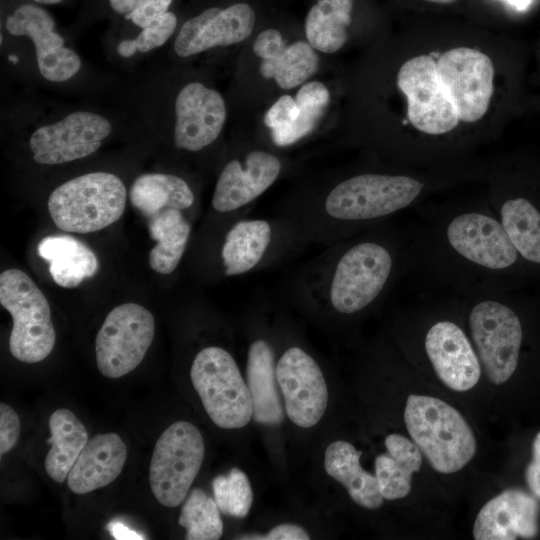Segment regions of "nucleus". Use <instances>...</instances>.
<instances>
[{
	"label": "nucleus",
	"instance_id": "f257e3e1",
	"mask_svg": "<svg viewBox=\"0 0 540 540\" xmlns=\"http://www.w3.org/2000/svg\"><path fill=\"white\" fill-rule=\"evenodd\" d=\"M418 214L410 270L450 295L508 291L527 265L489 203Z\"/></svg>",
	"mask_w": 540,
	"mask_h": 540
},
{
	"label": "nucleus",
	"instance_id": "f03ea898",
	"mask_svg": "<svg viewBox=\"0 0 540 540\" xmlns=\"http://www.w3.org/2000/svg\"><path fill=\"white\" fill-rule=\"evenodd\" d=\"M411 230L393 220L325 246L290 275L286 296L314 312L353 318L373 309L411 268Z\"/></svg>",
	"mask_w": 540,
	"mask_h": 540
},
{
	"label": "nucleus",
	"instance_id": "7ed1b4c3",
	"mask_svg": "<svg viewBox=\"0 0 540 540\" xmlns=\"http://www.w3.org/2000/svg\"><path fill=\"white\" fill-rule=\"evenodd\" d=\"M432 186L416 175L362 172L343 178L323 194L282 206L306 245L327 246L393 220L416 206Z\"/></svg>",
	"mask_w": 540,
	"mask_h": 540
},
{
	"label": "nucleus",
	"instance_id": "20e7f679",
	"mask_svg": "<svg viewBox=\"0 0 540 540\" xmlns=\"http://www.w3.org/2000/svg\"><path fill=\"white\" fill-rule=\"evenodd\" d=\"M1 48L14 72L60 92L108 94L115 77L94 71L46 6L0 0Z\"/></svg>",
	"mask_w": 540,
	"mask_h": 540
},
{
	"label": "nucleus",
	"instance_id": "39448f33",
	"mask_svg": "<svg viewBox=\"0 0 540 540\" xmlns=\"http://www.w3.org/2000/svg\"><path fill=\"white\" fill-rule=\"evenodd\" d=\"M25 95L2 109L1 126L25 133L32 160L42 166L95 154L121 129L142 125L119 107L62 104Z\"/></svg>",
	"mask_w": 540,
	"mask_h": 540
},
{
	"label": "nucleus",
	"instance_id": "423d86ee",
	"mask_svg": "<svg viewBox=\"0 0 540 540\" xmlns=\"http://www.w3.org/2000/svg\"><path fill=\"white\" fill-rule=\"evenodd\" d=\"M466 315L470 338L487 378L503 384L518 367L524 331L508 291L450 295Z\"/></svg>",
	"mask_w": 540,
	"mask_h": 540
},
{
	"label": "nucleus",
	"instance_id": "0eeeda50",
	"mask_svg": "<svg viewBox=\"0 0 540 540\" xmlns=\"http://www.w3.org/2000/svg\"><path fill=\"white\" fill-rule=\"evenodd\" d=\"M307 245L285 217H249L227 221L219 248L225 277L247 275L278 266Z\"/></svg>",
	"mask_w": 540,
	"mask_h": 540
},
{
	"label": "nucleus",
	"instance_id": "6e6552de",
	"mask_svg": "<svg viewBox=\"0 0 540 540\" xmlns=\"http://www.w3.org/2000/svg\"><path fill=\"white\" fill-rule=\"evenodd\" d=\"M404 421L431 467L443 474L462 469L476 452V440L463 416L441 399L411 394Z\"/></svg>",
	"mask_w": 540,
	"mask_h": 540
},
{
	"label": "nucleus",
	"instance_id": "1a4fd4ad",
	"mask_svg": "<svg viewBox=\"0 0 540 540\" xmlns=\"http://www.w3.org/2000/svg\"><path fill=\"white\" fill-rule=\"evenodd\" d=\"M127 189L115 173L92 171L54 188L48 211L55 225L67 232L91 233L116 222L125 210Z\"/></svg>",
	"mask_w": 540,
	"mask_h": 540
},
{
	"label": "nucleus",
	"instance_id": "9d476101",
	"mask_svg": "<svg viewBox=\"0 0 540 540\" xmlns=\"http://www.w3.org/2000/svg\"><path fill=\"white\" fill-rule=\"evenodd\" d=\"M190 378L202 405L222 429L245 427L253 417V403L235 358L220 346H207L193 359Z\"/></svg>",
	"mask_w": 540,
	"mask_h": 540
},
{
	"label": "nucleus",
	"instance_id": "9b49d317",
	"mask_svg": "<svg viewBox=\"0 0 540 540\" xmlns=\"http://www.w3.org/2000/svg\"><path fill=\"white\" fill-rule=\"evenodd\" d=\"M0 303L13 320L11 354L25 363L44 360L54 348L56 334L43 292L25 272L8 269L0 275Z\"/></svg>",
	"mask_w": 540,
	"mask_h": 540
},
{
	"label": "nucleus",
	"instance_id": "f8f14e48",
	"mask_svg": "<svg viewBox=\"0 0 540 540\" xmlns=\"http://www.w3.org/2000/svg\"><path fill=\"white\" fill-rule=\"evenodd\" d=\"M258 12L247 0H202L181 16L172 52L187 59L216 47L240 43L252 34Z\"/></svg>",
	"mask_w": 540,
	"mask_h": 540
},
{
	"label": "nucleus",
	"instance_id": "ddd939ff",
	"mask_svg": "<svg viewBox=\"0 0 540 540\" xmlns=\"http://www.w3.org/2000/svg\"><path fill=\"white\" fill-rule=\"evenodd\" d=\"M204 439L187 421L171 424L156 441L149 467V483L157 501L176 507L187 497L203 463Z\"/></svg>",
	"mask_w": 540,
	"mask_h": 540
},
{
	"label": "nucleus",
	"instance_id": "4468645a",
	"mask_svg": "<svg viewBox=\"0 0 540 540\" xmlns=\"http://www.w3.org/2000/svg\"><path fill=\"white\" fill-rule=\"evenodd\" d=\"M154 333V317L145 307L129 302L113 308L96 336L100 373L111 379L130 373L142 362Z\"/></svg>",
	"mask_w": 540,
	"mask_h": 540
},
{
	"label": "nucleus",
	"instance_id": "2eb2a0df",
	"mask_svg": "<svg viewBox=\"0 0 540 540\" xmlns=\"http://www.w3.org/2000/svg\"><path fill=\"white\" fill-rule=\"evenodd\" d=\"M227 117L222 95L200 81L174 91L169 105L170 143L180 151L198 153L220 137Z\"/></svg>",
	"mask_w": 540,
	"mask_h": 540
},
{
	"label": "nucleus",
	"instance_id": "dca6fc26",
	"mask_svg": "<svg viewBox=\"0 0 540 540\" xmlns=\"http://www.w3.org/2000/svg\"><path fill=\"white\" fill-rule=\"evenodd\" d=\"M397 85L406 96L408 119L415 129L437 136L457 127V111L430 56L419 55L403 63Z\"/></svg>",
	"mask_w": 540,
	"mask_h": 540
},
{
	"label": "nucleus",
	"instance_id": "f3484780",
	"mask_svg": "<svg viewBox=\"0 0 540 540\" xmlns=\"http://www.w3.org/2000/svg\"><path fill=\"white\" fill-rule=\"evenodd\" d=\"M437 70L459 120L475 122L487 112L494 90V66L489 56L469 47L444 52Z\"/></svg>",
	"mask_w": 540,
	"mask_h": 540
},
{
	"label": "nucleus",
	"instance_id": "a211bd4d",
	"mask_svg": "<svg viewBox=\"0 0 540 540\" xmlns=\"http://www.w3.org/2000/svg\"><path fill=\"white\" fill-rule=\"evenodd\" d=\"M276 377L290 421L302 428L316 425L328 404L326 381L317 361L301 346L291 345L276 360Z\"/></svg>",
	"mask_w": 540,
	"mask_h": 540
},
{
	"label": "nucleus",
	"instance_id": "6ab92c4d",
	"mask_svg": "<svg viewBox=\"0 0 540 540\" xmlns=\"http://www.w3.org/2000/svg\"><path fill=\"white\" fill-rule=\"evenodd\" d=\"M281 171V160L261 149L230 159L217 177L211 199L213 211L231 219L247 214V208L275 183Z\"/></svg>",
	"mask_w": 540,
	"mask_h": 540
},
{
	"label": "nucleus",
	"instance_id": "aec40b11",
	"mask_svg": "<svg viewBox=\"0 0 540 540\" xmlns=\"http://www.w3.org/2000/svg\"><path fill=\"white\" fill-rule=\"evenodd\" d=\"M422 346L438 378L448 388L464 392L481 376V363L470 336L454 319H431Z\"/></svg>",
	"mask_w": 540,
	"mask_h": 540
},
{
	"label": "nucleus",
	"instance_id": "412c9836",
	"mask_svg": "<svg viewBox=\"0 0 540 540\" xmlns=\"http://www.w3.org/2000/svg\"><path fill=\"white\" fill-rule=\"evenodd\" d=\"M539 505L519 489H507L490 499L473 526L476 540L530 539L538 533Z\"/></svg>",
	"mask_w": 540,
	"mask_h": 540
},
{
	"label": "nucleus",
	"instance_id": "4be33fe9",
	"mask_svg": "<svg viewBox=\"0 0 540 540\" xmlns=\"http://www.w3.org/2000/svg\"><path fill=\"white\" fill-rule=\"evenodd\" d=\"M253 51L262 60L259 68L262 76L273 79L282 89L303 84L318 69V55L308 42L296 41L287 45L276 28L260 32Z\"/></svg>",
	"mask_w": 540,
	"mask_h": 540
},
{
	"label": "nucleus",
	"instance_id": "5701e85b",
	"mask_svg": "<svg viewBox=\"0 0 540 540\" xmlns=\"http://www.w3.org/2000/svg\"><path fill=\"white\" fill-rule=\"evenodd\" d=\"M126 457V445L118 434L95 435L71 468L68 487L76 494H86L107 486L122 472Z\"/></svg>",
	"mask_w": 540,
	"mask_h": 540
},
{
	"label": "nucleus",
	"instance_id": "b1692460",
	"mask_svg": "<svg viewBox=\"0 0 540 540\" xmlns=\"http://www.w3.org/2000/svg\"><path fill=\"white\" fill-rule=\"evenodd\" d=\"M489 205L527 265L540 268V203L521 193L492 194Z\"/></svg>",
	"mask_w": 540,
	"mask_h": 540
},
{
	"label": "nucleus",
	"instance_id": "393cba45",
	"mask_svg": "<svg viewBox=\"0 0 540 540\" xmlns=\"http://www.w3.org/2000/svg\"><path fill=\"white\" fill-rule=\"evenodd\" d=\"M246 375L254 421L267 426L281 424L284 408L277 389L276 352L269 340L256 338L249 344Z\"/></svg>",
	"mask_w": 540,
	"mask_h": 540
},
{
	"label": "nucleus",
	"instance_id": "a878e982",
	"mask_svg": "<svg viewBox=\"0 0 540 540\" xmlns=\"http://www.w3.org/2000/svg\"><path fill=\"white\" fill-rule=\"evenodd\" d=\"M361 454L347 441H333L325 450L324 468L330 477L345 487L356 504L375 510L382 506L384 498L376 476L361 467Z\"/></svg>",
	"mask_w": 540,
	"mask_h": 540
},
{
	"label": "nucleus",
	"instance_id": "bb28decb",
	"mask_svg": "<svg viewBox=\"0 0 540 540\" xmlns=\"http://www.w3.org/2000/svg\"><path fill=\"white\" fill-rule=\"evenodd\" d=\"M131 204L148 219L166 209L190 210L196 194L189 182L173 173H145L134 179L129 190Z\"/></svg>",
	"mask_w": 540,
	"mask_h": 540
},
{
	"label": "nucleus",
	"instance_id": "cd10ccee",
	"mask_svg": "<svg viewBox=\"0 0 540 540\" xmlns=\"http://www.w3.org/2000/svg\"><path fill=\"white\" fill-rule=\"evenodd\" d=\"M181 19V14L175 9L170 10L149 26L130 32L107 31L106 46L110 60L127 71L147 57L152 52L168 43L175 35Z\"/></svg>",
	"mask_w": 540,
	"mask_h": 540
},
{
	"label": "nucleus",
	"instance_id": "c85d7f7f",
	"mask_svg": "<svg viewBox=\"0 0 540 540\" xmlns=\"http://www.w3.org/2000/svg\"><path fill=\"white\" fill-rule=\"evenodd\" d=\"M38 254L49 264V272L61 287H77L98 270L93 251L80 240L67 235L44 237L37 246Z\"/></svg>",
	"mask_w": 540,
	"mask_h": 540
},
{
	"label": "nucleus",
	"instance_id": "c756f323",
	"mask_svg": "<svg viewBox=\"0 0 540 540\" xmlns=\"http://www.w3.org/2000/svg\"><path fill=\"white\" fill-rule=\"evenodd\" d=\"M387 452L375 459V476L382 497L396 500L406 497L411 490L412 474L420 470L422 453L406 437L392 433L385 439Z\"/></svg>",
	"mask_w": 540,
	"mask_h": 540
},
{
	"label": "nucleus",
	"instance_id": "7c9ffc66",
	"mask_svg": "<svg viewBox=\"0 0 540 540\" xmlns=\"http://www.w3.org/2000/svg\"><path fill=\"white\" fill-rule=\"evenodd\" d=\"M187 211L171 208L149 218V234L156 241L149 264L159 274L173 273L185 254L192 231Z\"/></svg>",
	"mask_w": 540,
	"mask_h": 540
},
{
	"label": "nucleus",
	"instance_id": "2f4dec72",
	"mask_svg": "<svg viewBox=\"0 0 540 540\" xmlns=\"http://www.w3.org/2000/svg\"><path fill=\"white\" fill-rule=\"evenodd\" d=\"M51 448L44 466L48 476L62 483L88 442V432L84 424L66 408L55 410L49 419Z\"/></svg>",
	"mask_w": 540,
	"mask_h": 540
},
{
	"label": "nucleus",
	"instance_id": "473e14b6",
	"mask_svg": "<svg viewBox=\"0 0 540 540\" xmlns=\"http://www.w3.org/2000/svg\"><path fill=\"white\" fill-rule=\"evenodd\" d=\"M357 0H315L305 17L308 43L320 52L338 51L347 41Z\"/></svg>",
	"mask_w": 540,
	"mask_h": 540
},
{
	"label": "nucleus",
	"instance_id": "72a5a7b5",
	"mask_svg": "<svg viewBox=\"0 0 540 540\" xmlns=\"http://www.w3.org/2000/svg\"><path fill=\"white\" fill-rule=\"evenodd\" d=\"M329 98V92L323 83L311 81L303 84L295 97L299 107L298 117L287 127L271 131L274 144L280 147L288 146L312 132L324 114Z\"/></svg>",
	"mask_w": 540,
	"mask_h": 540
},
{
	"label": "nucleus",
	"instance_id": "f704fd0d",
	"mask_svg": "<svg viewBox=\"0 0 540 540\" xmlns=\"http://www.w3.org/2000/svg\"><path fill=\"white\" fill-rule=\"evenodd\" d=\"M178 523L186 529L187 540H217L223 534L218 505L200 488H194L188 493Z\"/></svg>",
	"mask_w": 540,
	"mask_h": 540
},
{
	"label": "nucleus",
	"instance_id": "c9c22d12",
	"mask_svg": "<svg viewBox=\"0 0 540 540\" xmlns=\"http://www.w3.org/2000/svg\"><path fill=\"white\" fill-rule=\"evenodd\" d=\"M214 500L221 513L236 519L245 518L252 506L253 492L247 475L232 468L212 481Z\"/></svg>",
	"mask_w": 540,
	"mask_h": 540
},
{
	"label": "nucleus",
	"instance_id": "e433bc0d",
	"mask_svg": "<svg viewBox=\"0 0 540 540\" xmlns=\"http://www.w3.org/2000/svg\"><path fill=\"white\" fill-rule=\"evenodd\" d=\"M150 0H84L76 27L83 28L99 21L120 20Z\"/></svg>",
	"mask_w": 540,
	"mask_h": 540
},
{
	"label": "nucleus",
	"instance_id": "4c0bfd02",
	"mask_svg": "<svg viewBox=\"0 0 540 540\" xmlns=\"http://www.w3.org/2000/svg\"><path fill=\"white\" fill-rule=\"evenodd\" d=\"M177 0H150L120 20L111 23L108 31L121 33L139 30L149 26L172 9H175Z\"/></svg>",
	"mask_w": 540,
	"mask_h": 540
},
{
	"label": "nucleus",
	"instance_id": "58836bf2",
	"mask_svg": "<svg viewBox=\"0 0 540 540\" xmlns=\"http://www.w3.org/2000/svg\"><path fill=\"white\" fill-rule=\"evenodd\" d=\"M299 107L290 95L281 96L266 112L264 123L271 131L287 127L296 120Z\"/></svg>",
	"mask_w": 540,
	"mask_h": 540
},
{
	"label": "nucleus",
	"instance_id": "ea45409f",
	"mask_svg": "<svg viewBox=\"0 0 540 540\" xmlns=\"http://www.w3.org/2000/svg\"><path fill=\"white\" fill-rule=\"evenodd\" d=\"M20 420L15 410L5 403L0 404V455L10 451L20 435Z\"/></svg>",
	"mask_w": 540,
	"mask_h": 540
},
{
	"label": "nucleus",
	"instance_id": "a19ab883",
	"mask_svg": "<svg viewBox=\"0 0 540 540\" xmlns=\"http://www.w3.org/2000/svg\"><path fill=\"white\" fill-rule=\"evenodd\" d=\"M241 539H260V540H308L309 534L300 526L290 523H284L275 526L265 535H252L251 537H242Z\"/></svg>",
	"mask_w": 540,
	"mask_h": 540
},
{
	"label": "nucleus",
	"instance_id": "79ce46f5",
	"mask_svg": "<svg viewBox=\"0 0 540 540\" xmlns=\"http://www.w3.org/2000/svg\"><path fill=\"white\" fill-rule=\"evenodd\" d=\"M525 477L532 493L540 498V460L532 459L526 468Z\"/></svg>",
	"mask_w": 540,
	"mask_h": 540
},
{
	"label": "nucleus",
	"instance_id": "37998d69",
	"mask_svg": "<svg viewBox=\"0 0 540 540\" xmlns=\"http://www.w3.org/2000/svg\"><path fill=\"white\" fill-rule=\"evenodd\" d=\"M108 530L115 539H145L141 534L119 520L111 521Z\"/></svg>",
	"mask_w": 540,
	"mask_h": 540
},
{
	"label": "nucleus",
	"instance_id": "c03bdc74",
	"mask_svg": "<svg viewBox=\"0 0 540 540\" xmlns=\"http://www.w3.org/2000/svg\"><path fill=\"white\" fill-rule=\"evenodd\" d=\"M34 3L43 5V6H60V5H69L77 0H30Z\"/></svg>",
	"mask_w": 540,
	"mask_h": 540
},
{
	"label": "nucleus",
	"instance_id": "a18cd8bd",
	"mask_svg": "<svg viewBox=\"0 0 540 540\" xmlns=\"http://www.w3.org/2000/svg\"><path fill=\"white\" fill-rule=\"evenodd\" d=\"M532 454L534 460H540V432L536 435L533 441Z\"/></svg>",
	"mask_w": 540,
	"mask_h": 540
},
{
	"label": "nucleus",
	"instance_id": "49530a36",
	"mask_svg": "<svg viewBox=\"0 0 540 540\" xmlns=\"http://www.w3.org/2000/svg\"><path fill=\"white\" fill-rule=\"evenodd\" d=\"M425 1L439 3V4H450V3L455 2L456 0H425Z\"/></svg>",
	"mask_w": 540,
	"mask_h": 540
},
{
	"label": "nucleus",
	"instance_id": "de8ad7c7",
	"mask_svg": "<svg viewBox=\"0 0 540 540\" xmlns=\"http://www.w3.org/2000/svg\"><path fill=\"white\" fill-rule=\"evenodd\" d=\"M509 2H512L515 5H518L523 0H508Z\"/></svg>",
	"mask_w": 540,
	"mask_h": 540
}]
</instances>
